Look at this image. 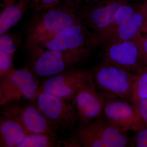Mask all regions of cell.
Instances as JSON below:
<instances>
[{"label":"cell","mask_w":147,"mask_h":147,"mask_svg":"<svg viewBox=\"0 0 147 147\" xmlns=\"http://www.w3.org/2000/svg\"><path fill=\"white\" fill-rule=\"evenodd\" d=\"M80 22L73 4L69 0H63L54 6L34 13L25 29L24 45Z\"/></svg>","instance_id":"6da1fadb"},{"label":"cell","mask_w":147,"mask_h":147,"mask_svg":"<svg viewBox=\"0 0 147 147\" xmlns=\"http://www.w3.org/2000/svg\"><path fill=\"white\" fill-rule=\"evenodd\" d=\"M29 8L30 0H16L1 10L0 15V35L7 32L18 24Z\"/></svg>","instance_id":"9a60e30c"},{"label":"cell","mask_w":147,"mask_h":147,"mask_svg":"<svg viewBox=\"0 0 147 147\" xmlns=\"http://www.w3.org/2000/svg\"><path fill=\"white\" fill-rule=\"evenodd\" d=\"M147 98V66L134 74L131 101L135 104Z\"/></svg>","instance_id":"ac0fdd59"},{"label":"cell","mask_w":147,"mask_h":147,"mask_svg":"<svg viewBox=\"0 0 147 147\" xmlns=\"http://www.w3.org/2000/svg\"><path fill=\"white\" fill-rule=\"evenodd\" d=\"M73 4L75 8L77 10V9L79 8V6L85 1L86 0H69Z\"/></svg>","instance_id":"4316f807"},{"label":"cell","mask_w":147,"mask_h":147,"mask_svg":"<svg viewBox=\"0 0 147 147\" xmlns=\"http://www.w3.org/2000/svg\"><path fill=\"white\" fill-rule=\"evenodd\" d=\"M21 37L18 34L8 32L0 36V52L13 57L21 44Z\"/></svg>","instance_id":"ffe728a7"},{"label":"cell","mask_w":147,"mask_h":147,"mask_svg":"<svg viewBox=\"0 0 147 147\" xmlns=\"http://www.w3.org/2000/svg\"><path fill=\"white\" fill-rule=\"evenodd\" d=\"M27 134L26 131L18 122L5 117L1 118L0 146L17 147Z\"/></svg>","instance_id":"2e32d148"},{"label":"cell","mask_w":147,"mask_h":147,"mask_svg":"<svg viewBox=\"0 0 147 147\" xmlns=\"http://www.w3.org/2000/svg\"><path fill=\"white\" fill-rule=\"evenodd\" d=\"M13 57L0 52V75L1 77L12 68Z\"/></svg>","instance_id":"603a6c76"},{"label":"cell","mask_w":147,"mask_h":147,"mask_svg":"<svg viewBox=\"0 0 147 147\" xmlns=\"http://www.w3.org/2000/svg\"><path fill=\"white\" fill-rule=\"evenodd\" d=\"M133 40L138 45L143 61L147 66V34L142 35L141 34Z\"/></svg>","instance_id":"cb8c5ba5"},{"label":"cell","mask_w":147,"mask_h":147,"mask_svg":"<svg viewBox=\"0 0 147 147\" xmlns=\"http://www.w3.org/2000/svg\"><path fill=\"white\" fill-rule=\"evenodd\" d=\"M140 7L144 13L147 20V0L144 1V3L140 6Z\"/></svg>","instance_id":"83f0119b"},{"label":"cell","mask_w":147,"mask_h":147,"mask_svg":"<svg viewBox=\"0 0 147 147\" xmlns=\"http://www.w3.org/2000/svg\"><path fill=\"white\" fill-rule=\"evenodd\" d=\"M137 7L129 3L128 1L121 6L107 27L102 32L95 34L96 47L103 44L108 37L131 17L137 10Z\"/></svg>","instance_id":"e0dca14e"},{"label":"cell","mask_w":147,"mask_h":147,"mask_svg":"<svg viewBox=\"0 0 147 147\" xmlns=\"http://www.w3.org/2000/svg\"><path fill=\"white\" fill-rule=\"evenodd\" d=\"M63 0H30L31 9L34 13H36L42 11L54 6Z\"/></svg>","instance_id":"44dd1931"},{"label":"cell","mask_w":147,"mask_h":147,"mask_svg":"<svg viewBox=\"0 0 147 147\" xmlns=\"http://www.w3.org/2000/svg\"><path fill=\"white\" fill-rule=\"evenodd\" d=\"M24 47L27 53H30L44 50L77 51L93 49L96 46L94 34L80 22Z\"/></svg>","instance_id":"7a4b0ae2"},{"label":"cell","mask_w":147,"mask_h":147,"mask_svg":"<svg viewBox=\"0 0 147 147\" xmlns=\"http://www.w3.org/2000/svg\"><path fill=\"white\" fill-rule=\"evenodd\" d=\"M37 108L55 129L71 126L76 120L73 105L61 98L44 92H39L36 98Z\"/></svg>","instance_id":"9c48e42d"},{"label":"cell","mask_w":147,"mask_h":147,"mask_svg":"<svg viewBox=\"0 0 147 147\" xmlns=\"http://www.w3.org/2000/svg\"><path fill=\"white\" fill-rule=\"evenodd\" d=\"M103 113L108 121L125 132H137L147 126L137 106L125 100L106 101Z\"/></svg>","instance_id":"30bf717a"},{"label":"cell","mask_w":147,"mask_h":147,"mask_svg":"<svg viewBox=\"0 0 147 147\" xmlns=\"http://www.w3.org/2000/svg\"><path fill=\"white\" fill-rule=\"evenodd\" d=\"M127 0H86L77 9L81 22L95 34L109 25L121 6Z\"/></svg>","instance_id":"52a82bcc"},{"label":"cell","mask_w":147,"mask_h":147,"mask_svg":"<svg viewBox=\"0 0 147 147\" xmlns=\"http://www.w3.org/2000/svg\"><path fill=\"white\" fill-rule=\"evenodd\" d=\"M93 78L82 86L74 97L77 117L82 125L96 118L103 112L105 101L97 92Z\"/></svg>","instance_id":"7c38bea8"},{"label":"cell","mask_w":147,"mask_h":147,"mask_svg":"<svg viewBox=\"0 0 147 147\" xmlns=\"http://www.w3.org/2000/svg\"><path fill=\"white\" fill-rule=\"evenodd\" d=\"M134 104L137 106L140 115L147 126V98Z\"/></svg>","instance_id":"d4e9b609"},{"label":"cell","mask_w":147,"mask_h":147,"mask_svg":"<svg viewBox=\"0 0 147 147\" xmlns=\"http://www.w3.org/2000/svg\"><path fill=\"white\" fill-rule=\"evenodd\" d=\"M16 0H0L1 1V10L10 5L12 3L14 2Z\"/></svg>","instance_id":"484cf974"},{"label":"cell","mask_w":147,"mask_h":147,"mask_svg":"<svg viewBox=\"0 0 147 147\" xmlns=\"http://www.w3.org/2000/svg\"><path fill=\"white\" fill-rule=\"evenodd\" d=\"M55 137L45 134H27L17 147H51L55 146Z\"/></svg>","instance_id":"d6986e66"},{"label":"cell","mask_w":147,"mask_h":147,"mask_svg":"<svg viewBox=\"0 0 147 147\" xmlns=\"http://www.w3.org/2000/svg\"><path fill=\"white\" fill-rule=\"evenodd\" d=\"M1 78V105L22 98L30 100L36 98L39 92L38 86L33 74L28 69L12 68Z\"/></svg>","instance_id":"8992f818"},{"label":"cell","mask_w":147,"mask_h":147,"mask_svg":"<svg viewBox=\"0 0 147 147\" xmlns=\"http://www.w3.org/2000/svg\"><path fill=\"white\" fill-rule=\"evenodd\" d=\"M5 110L3 113L5 117L19 123L28 134L39 133L56 136L55 129L37 107L12 106Z\"/></svg>","instance_id":"4fadbf2b"},{"label":"cell","mask_w":147,"mask_h":147,"mask_svg":"<svg viewBox=\"0 0 147 147\" xmlns=\"http://www.w3.org/2000/svg\"><path fill=\"white\" fill-rule=\"evenodd\" d=\"M92 49L77 51L44 50L29 53L35 74L51 77L71 69L81 63L91 53Z\"/></svg>","instance_id":"277c9868"},{"label":"cell","mask_w":147,"mask_h":147,"mask_svg":"<svg viewBox=\"0 0 147 147\" xmlns=\"http://www.w3.org/2000/svg\"><path fill=\"white\" fill-rule=\"evenodd\" d=\"M142 32L147 34V20L145 22L144 26L142 27Z\"/></svg>","instance_id":"f1b7e54d"},{"label":"cell","mask_w":147,"mask_h":147,"mask_svg":"<svg viewBox=\"0 0 147 147\" xmlns=\"http://www.w3.org/2000/svg\"><path fill=\"white\" fill-rule=\"evenodd\" d=\"M131 145L137 147H147V126L135 132Z\"/></svg>","instance_id":"7402d4cb"},{"label":"cell","mask_w":147,"mask_h":147,"mask_svg":"<svg viewBox=\"0 0 147 147\" xmlns=\"http://www.w3.org/2000/svg\"><path fill=\"white\" fill-rule=\"evenodd\" d=\"M146 17L140 7L130 17L108 37L103 44L133 40L140 35Z\"/></svg>","instance_id":"5bb4252c"},{"label":"cell","mask_w":147,"mask_h":147,"mask_svg":"<svg viewBox=\"0 0 147 147\" xmlns=\"http://www.w3.org/2000/svg\"><path fill=\"white\" fill-rule=\"evenodd\" d=\"M104 56V60L134 74L147 66L134 40L106 45Z\"/></svg>","instance_id":"8fae6325"},{"label":"cell","mask_w":147,"mask_h":147,"mask_svg":"<svg viewBox=\"0 0 147 147\" xmlns=\"http://www.w3.org/2000/svg\"><path fill=\"white\" fill-rule=\"evenodd\" d=\"M79 146L125 147L131 146L127 132L107 119L95 120L83 125L75 137Z\"/></svg>","instance_id":"3957f363"},{"label":"cell","mask_w":147,"mask_h":147,"mask_svg":"<svg viewBox=\"0 0 147 147\" xmlns=\"http://www.w3.org/2000/svg\"><path fill=\"white\" fill-rule=\"evenodd\" d=\"M144 1H146V0H144Z\"/></svg>","instance_id":"f546056e"},{"label":"cell","mask_w":147,"mask_h":147,"mask_svg":"<svg viewBox=\"0 0 147 147\" xmlns=\"http://www.w3.org/2000/svg\"><path fill=\"white\" fill-rule=\"evenodd\" d=\"M93 78L92 71L71 69L50 77L38 93H46L65 99L74 98L79 89Z\"/></svg>","instance_id":"ba28073f"},{"label":"cell","mask_w":147,"mask_h":147,"mask_svg":"<svg viewBox=\"0 0 147 147\" xmlns=\"http://www.w3.org/2000/svg\"><path fill=\"white\" fill-rule=\"evenodd\" d=\"M92 72L95 84L100 89L131 101L134 74L105 60Z\"/></svg>","instance_id":"5b68a950"}]
</instances>
